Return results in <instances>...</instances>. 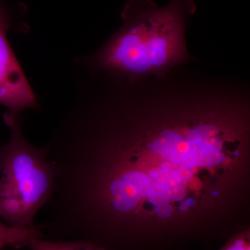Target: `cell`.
<instances>
[{
  "instance_id": "obj_12",
  "label": "cell",
  "mask_w": 250,
  "mask_h": 250,
  "mask_svg": "<svg viewBox=\"0 0 250 250\" xmlns=\"http://www.w3.org/2000/svg\"><path fill=\"white\" fill-rule=\"evenodd\" d=\"M176 170L179 172L182 182H187L192 177L191 171L188 170V168L184 166L179 165L178 167L176 168Z\"/></svg>"
},
{
  "instance_id": "obj_2",
  "label": "cell",
  "mask_w": 250,
  "mask_h": 250,
  "mask_svg": "<svg viewBox=\"0 0 250 250\" xmlns=\"http://www.w3.org/2000/svg\"><path fill=\"white\" fill-rule=\"evenodd\" d=\"M3 120L10 137L0 146V218L14 228H32L52 196L53 166L45 146L36 147L24 138L21 113L6 111Z\"/></svg>"
},
{
  "instance_id": "obj_3",
  "label": "cell",
  "mask_w": 250,
  "mask_h": 250,
  "mask_svg": "<svg viewBox=\"0 0 250 250\" xmlns=\"http://www.w3.org/2000/svg\"><path fill=\"white\" fill-rule=\"evenodd\" d=\"M12 19L4 0H0V104L19 112L38 107L36 95L15 57L7 39Z\"/></svg>"
},
{
  "instance_id": "obj_5",
  "label": "cell",
  "mask_w": 250,
  "mask_h": 250,
  "mask_svg": "<svg viewBox=\"0 0 250 250\" xmlns=\"http://www.w3.org/2000/svg\"><path fill=\"white\" fill-rule=\"evenodd\" d=\"M28 247L31 250H104L87 242L52 241L45 238L34 240Z\"/></svg>"
},
{
  "instance_id": "obj_1",
  "label": "cell",
  "mask_w": 250,
  "mask_h": 250,
  "mask_svg": "<svg viewBox=\"0 0 250 250\" xmlns=\"http://www.w3.org/2000/svg\"><path fill=\"white\" fill-rule=\"evenodd\" d=\"M195 10V0H170L162 7L152 0H129L123 25L88 62L131 84L166 76L190 59L185 29Z\"/></svg>"
},
{
  "instance_id": "obj_14",
  "label": "cell",
  "mask_w": 250,
  "mask_h": 250,
  "mask_svg": "<svg viewBox=\"0 0 250 250\" xmlns=\"http://www.w3.org/2000/svg\"><path fill=\"white\" fill-rule=\"evenodd\" d=\"M189 206L185 202H182V205H181L180 207H179V210L181 211L184 212L187 211L188 208Z\"/></svg>"
},
{
  "instance_id": "obj_4",
  "label": "cell",
  "mask_w": 250,
  "mask_h": 250,
  "mask_svg": "<svg viewBox=\"0 0 250 250\" xmlns=\"http://www.w3.org/2000/svg\"><path fill=\"white\" fill-rule=\"evenodd\" d=\"M43 238L41 226L16 228L0 220V250L6 247L28 246L34 240Z\"/></svg>"
},
{
  "instance_id": "obj_8",
  "label": "cell",
  "mask_w": 250,
  "mask_h": 250,
  "mask_svg": "<svg viewBox=\"0 0 250 250\" xmlns=\"http://www.w3.org/2000/svg\"><path fill=\"white\" fill-rule=\"evenodd\" d=\"M167 190H166L164 188L154 183L146 197L154 206L168 204L170 200L167 195Z\"/></svg>"
},
{
  "instance_id": "obj_13",
  "label": "cell",
  "mask_w": 250,
  "mask_h": 250,
  "mask_svg": "<svg viewBox=\"0 0 250 250\" xmlns=\"http://www.w3.org/2000/svg\"><path fill=\"white\" fill-rule=\"evenodd\" d=\"M178 166V164H173V163H171L170 161H164L161 164L160 167L162 169H176Z\"/></svg>"
},
{
  "instance_id": "obj_15",
  "label": "cell",
  "mask_w": 250,
  "mask_h": 250,
  "mask_svg": "<svg viewBox=\"0 0 250 250\" xmlns=\"http://www.w3.org/2000/svg\"><path fill=\"white\" fill-rule=\"evenodd\" d=\"M185 202L189 206V207H190V206H193L195 204V201L190 200V199H188L187 200H186Z\"/></svg>"
},
{
  "instance_id": "obj_11",
  "label": "cell",
  "mask_w": 250,
  "mask_h": 250,
  "mask_svg": "<svg viewBox=\"0 0 250 250\" xmlns=\"http://www.w3.org/2000/svg\"><path fill=\"white\" fill-rule=\"evenodd\" d=\"M223 250H250V248L243 238H238L233 241L232 244Z\"/></svg>"
},
{
  "instance_id": "obj_10",
  "label": "cell",
  "mask_w": 250,
  "mask_h": 250,
  "mask_svg": "<svg viewBox=\"0 0 250 250\" xmlns=\"http://www.w3.org/2000/svg\"><path fill=\"white\" fill-rule=\"evenodd\" d=\"M154 210H155L156 214L161 218L170 217L173 211L172 207L168 204L154 206Z\"/></svg>"
},
{
  "instance_id": "obj_7",
  "label": "cell",
  "mask_w": 250,
  "mask_h": 250,
  "mask_svg": "<svg viewBox=\"0 0 250 250\" xmlns=\"http://www.w3.org/2000/svg\"><path fill=\"white\" fill-rule=\"evenodd\" d=\"M149 178L166 190H169L182 183L179 172L173 169L161 168L153 170L149 172Z\"/></svg>"
},
{
  "instance_id": "obj_6",
  "label": "cell",
  "mask_w": 250,
  "mask_h": 250,
  "mask_svg": "<svg viewBox=\"0 0 250 250\" xmlns=\"http://www.w3.org/2000/svg\"><path fill=\"white\" fill-rule=\"evenodd\" d=\"M115 179H121L125 183L134 188L141 197H147L148 192L152 188L154 184L149 177L138 171H125L108 181L106 184Z\"/></svg>"
},
{
  "instance_id": "obj_9",
  "label": "cell",
  "mask_w": 250,
  "mask_h": 250,
  "mask_svg": "<svg viewBox=\"0 0 250 250\" xmlns=\"http://www.w3.org/2000/svg\"><path fill=\"white\" fill-rule=\"evenodd\" d=\"M185 194V189L181 184L169 189L167 191L169 200H172V201H180V200H183Z\"/></svg>"
}]
</instances>
